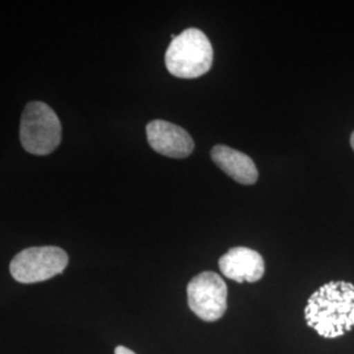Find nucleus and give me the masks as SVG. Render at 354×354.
I'll use <instances>...</instances> for the list:
<instances>
[{
  "label": "nucleus",
  "instance_id": "nucleus-1",
  "mask_svg": "<svg viewBox=\"0 0 354 354\" xmlns=\"http://www.w3.org/2000/svg\"><path fill=\"white\" fill-rule=\"evenodd\" d=\"M308 327L326 339H336L354 327V285L330 281L319 288L304 308Z\"/></svg>",
  "mask_w": 354,
  "mask_h": 354
},
{
  "label": "nucleus",
  "instance_id": "nucleus-2",
  "mask_svg": "<svg viewBox=\"0 0 354 354\" xmlns=\"http://www.w3.org/2000/svg\"><path fill=\"white\" fill-rule=\"evenodd\" d=\"M213 57V46L206 35L197 28H189L178 36H172L165 51V66L176 77L194 79L212 68Z\"/></svg>",
  "mask_w": 354,
  "mask_h": 354
},
{
  "label": "nucleus",
  "instance_id": "nucleus-3",
  "mask_svg": "<svg viewBox=\"0 0 354 354\" xmlns=\"http://www.w3.org/2000/svg\"><path fill=\"white\" fill-rule=\"evenodd\" d=\"M62 140V125L57 113L48 104H26L20 121V142L33 155H49Z\"/></svg>",
  "mask_w": 354,
  "mask_h": 354
},
{
  "label": "nucleus",
  "instance_id": "nucleus-4",
  "mask_svg": "<svg viewBox=\"0 0 354 354\" xmlns=\"http://www.w3.org/2000/svg\"><path fill=\"white\" fill-rule=\"evenodd\" d=\"M68 254L59 247H30L13 257L10 270L20 283H36L64 273Z\"/></svg>",
  "mask_w": 354,
  "mask_h": 354
},
{
  "label": "nucleus",
  "instance_id": "nucleus-5",
  "mask_svg": "<svg viewBox=\"0 0 354 354\" xmlns=\"http://www.w3.org/2000/svg\"><path fill=\"white\" fill-rule=\"evenodd\" d=\"M189 308L205 322H216L227 310V285L214 272H203L188 283Z\"/></svg>",
  "mask_w": 354,
  "mask_h": 354
},
{
  "label": "nucleus",
  "instance_id": "nucleus-6",
  "mask_svg": "<svg viewBox=\"0 0 354 354\" xmlns=\"http://www.w3.org/2000/svg\"><path fill=\"white\" fill-rule=\"evenodd\" d=\"M147 140L152 150L168 158L184 159L194 150L189 133L165 120H153L146 127Z\"/></svg>",
  "mask_w": 354,
  "mask_h": 354
},
{
  "label": "nucleus",
  "instance_id": "nucleus-7",
  "mask_svg": "<svg viewBox=\"0 0 354 354\" xmlns=\"http://www.w3.org/2000/svg\"><path fill=\"white\" fill-rule=\"evenodd\" d=\"M223 276L236 282H257L266 273V263L260 253L247 247L231 248L219 259Z\"/></svg>",
  "mask_w": 354,
  "mask_h": 354
},
{
  "label": "nucleus",
  "instance_id": "nucleus-8",
  "mask_svg": "<svg viewBox=\"0 0 354 354\" xmlns=\"http://www.w3.org/2000/svg\"><path fill=\"white\" fill-rule=\"evenodd\" d=\"M212 159L225 174L243 185H253L259 178V171L252 159L223 145H216L212 150Z\"/></svg>",
  "mask_w": 354,
  "mask_h": 354
},
{
  "label": "nucleus",
  "instance_id": "nucleus-9",
  "mask_svg": "<svg viewBox=\"0 0 354 354\" xmlns=\"http://www.w3.org/2000/svg\"><path fill=\"white\" fill-rule=\"evenodd\" d=\"M114 354H136L133 351H130L129 348L127 346H122V345H120V346H117L115 348V351H114Z\"/></svg>",
  "mask_w": 354,
  "mask_h": 354
},
{
  "label": "nucleus",
  "instance_id": "nucleus-10",
  "mask_svg": "<svg viewBox=\"0 0 354 354\" xmlns=\"http://www.w3.org/2000/svg\"><path fill=\"white\" fill-rule=\"evenodd\" d=\"M351 146H352L354 151V131L352 133V137H351Z\"/></svg>",
  "mask_w": 354,
  "mask_h": 354
}]
</instances>
